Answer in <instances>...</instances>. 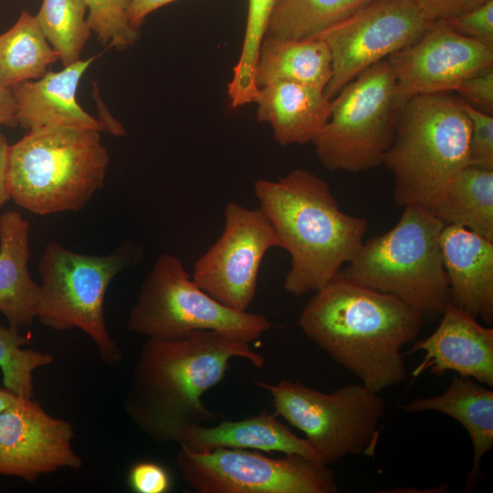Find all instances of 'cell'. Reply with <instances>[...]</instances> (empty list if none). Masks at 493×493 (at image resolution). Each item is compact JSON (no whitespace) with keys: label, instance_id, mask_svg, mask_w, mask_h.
Masks as SVG:
<instances>
[{"label":"cell","instance_id":"cell-7","mask_svg":"<svg viewBox=\"0 0 493 493\" xmlns=\"http://www.w3.org/2000/svg\"><path fill=\"white\" fill-rule=\"evenodd\" d=\"M330 102V116L311 142L322 165L360 173L383 164L401 108L389 60L365 69Z\"/></svg>","mask_w":493,"mask_h":493},{"label":"cell","instance_id":"cell-35","mask_svg":"<svg viewBox=\"0 0 493 493\" xmlns=\"http://www.w3.org/2000/svg\"><path fill=\"white\" fill-rule=\"evenodd\" d=\"M429 23L446 21L490 0H409Z\"/></svg>","mask_w":493,"mask_h":493},{"label":"cell","instance_id":"cell-24","mask_svg":"<svg viewBox=\"0 0 493 493\" xmlns=\"http://www.w3.org/2000/svg\"><path fill=\"white\" fill-rule=\"evenodd\" d=\"M445 226H463L493 241V171L467 165L432 208Z\"/></svg>","mask_w":493,"mask_h":493},{"label":"cell","instance_id":"cell-15","mask_svg":"<svg viewBox=\"0 0 493 493\" xmlns=\"http://www.w3.org/2000/svg\"><path fill=\"white\" fill-rule=\"evenodd\" d=\"M72 425L47 414L33 398L17 396L0 412V475L29 482L62 468L77 470Z\"/></svg>","mask_w":493,"mask_h":493},{"label":"cell","instance_id":"cell-12","mask_svg":"<svg viewBox=\"0 0 493 493\" xmlns=\"http://www.w3.org/2000/svg\"><path fill=\"white\" fill-rule=\"evenodd\" d=\"M430 23L409 0H372L318 37L329 47L332 76L324 92L331 100L375 63L419 39Z\"/></svg>","mask_w":493,"mask_h":493},{"label":"cell","instance_id":"cell-2","mask_svg":"<svg viewBox=\"0 0 493 493\" xmlns=\"http://www.w3.org/2000/svg\"><path fill=\"white\" fill-rule=\"evenodd\" d=\"M424 317L397 298L340 273L315 291L299 325L364 386L380 393L407 376L401 349L417 337Z\"/></svg>","mask_w":493,"mask_h":493},{"label":"cell","instance_id":"cell-18","mask_svg":"<svg viewBox=\"0 0 493 493\" xmlns=\"http://www.w3.org/2000/svg\"><path fill=\"white\" fill-rule=\"evenodd\" d=\"M79 59L63 69L11 88L16 105L17 124L27 131L66 126L108 131L106 124L89 114L77 100L81 77L96 59Z\"/></svg>","mask_w":493,"mask_h":493},{"label":"cell","instance_id":"cell-25","mask_svg":"<svg viewBox=\"0 0 493 493\" xmlns=\"http://www.w3.org/2000/svg\"><path fill=\"white\" fill-rule=\"evenodd\" d=\"M58 60V55L47 40L36 16L26 9L12 27L0 35V86L5 89L41 78Z\"/></svg>","mask_w":493,"mask_h":493},{"label":"cell","instance_id":"cell-39","mask_svg":"<svg viewBox=\"0 0 493 493\" xmlns=\"http://www.w3.org/2000/svg\"><path fill=\"white\" fill-rule=\"evenodd\" d=\"M17 395L6 388H0V412L11 404Z\"/></svg>","mask_w":493,"mask_h":493},{"label":"cell","instance_id":"cell-6","mask_svg":"<svg viewBox=\"0 0 493 493\" xmlns=\"http://www.w3.org/2000/svg\"><path fill=\"white\" fill-rule=\"evenodd\" d=\"M404 207L397 224L363 242L341 274L349 281L397 298L424 319L435 318L450 302L439 245L445 224L425 207Z\"/></svg>","mask_w":493,"mask_h":493},{"label":"cell","instance_id":"cell-23","mask_svg":"<svg viewBox=\"0 0 493 493\" xmlns=\"http://www.w3.org/2000/svg\"><path fill=\"white\" fill-rule=\"evenodd\" d=\"M331 76V55L322 38L264 37L255 73L258 89L273 82L290 81L325 90Z\"/></svg>","mask_w":493,"mask_h":493},{"label":"cell","instance_id":"cell-28","mask_svg":"<svg viewBox=\"0 0 493 493\" xmlns=\"http://www.w3.org/2000/svg\"><path fill=\"white\" fill-rule=\"evenodd\" d=\"M279 0H248L246 30L239 58L227 83V95L234 109L256 102L258 88L255 73L260 45L272 13Z\"/></svg>","mask_w":493,"mask_h":493},{"label":"cell","instance_id":"cell-14","mask_svg":"<svg viewBox=\"0 0 493 493\" xmlns=\"http://www.w3.org/2000/svg\"><path fill=\"white\" fill-rule=\"evenodd\" d=\"M387 59L402 107L417 95L453 92L468 77L493 67V48L438 21L430 23L419 39Z\"/></svg>","mask_w":493,"mask_h":493},{"label":"cell","instance_id":"cell-37","mask_svg":"<svg viewBox=\"0 0 493 493\" xmlns=\"http://www.w3.org/2000/svg\"><path fill=\"white\" fill-rule=\"evenodd\" d=\"M16 105L11 89L0 86V127H16Z\"/></svg>","mask_w":493,"mask_h":493},{"label":"cell","instance_id":"cell-30","mask_svg":"<svg viewBox=\"0 0 493 493\" xmlns=\"http://www.w3.org/2000/svg\"><path fill=\"white\" fill-rule=\"evenodd\" d=\"M88 6L87 23L102 44L119 50L135 44L140 29L128 19L130 0H85Z\"/></svg>","mask_w":493,"mask_h":493},{"label":"cell","instance_id":"cell-10","mask_svg":"<svg viewBox=\"0 0 493 493\" xmlns=\"http://www.w3.org/2000/svg\"><path fill=\"white\" fill-rule=\"evenodd\" d=\"M129 262L121 250L87 255L48 243L38 264L42 283L37 318L56 330H81L104 362L119 365L122 353L108 330L103 307L109 285Z\"/></svg>","mask_w":493,"mask_h":493},{"label":"cell","instance_id":"cell-16","mask_svg":"<svg viewBox=\"0 0 493 493\" xmlns=\"http://www.w3.org/2000/svg\"><path fill=\"white\" fill-rule=\"evenodd\" d=\"M436 330L414 343L412 351H424L425 357L413 372L430 368L442 375L448 371L493 386V329L480 325L476 318L449 302Z\"/></svg>","mask_w":493,"mask_h":493},{"label":"cell","instance_id":"cell-4","mask_svg":"<svg viewBox=\"0 0 493 493\" xmlns=\"http://www.w3.org/2000/svg\"><path fill=\"white\" fill-rule=\"evenodd\" d=\"M470 133L464 102L455 92L405 101L383 163L393 176L395 204L432 211L450 181L468 165Z\"/></svg>","mask_w":493,"mask_h":493},{"label":"cell","instance_id":"cell-38","mask_svg":"<svg viewBox=\"0 0 493 493\" xmlns=\"http://www.w3.org/2000/svg\"><path fill=\"white\" fill-rule=\"evenodd\" d=\"M10 145L5 135L0 131V207L9 199L7 185V163Z\"/></svg>","mask_w":493,"mask_h":493},{"label":"cell","instance_id":"cell-17","mask_svg":"<svg viewBox=\"0 0 493 493\" xmlns=\"http://www.w3.org/2000/svg\"><path fill=\"white\" fill-rule=\"evenodd\" d=\"M450 302L488 326L493 323V241L463 226H445L439 236Z\"/></svg>","mask_w":493,"mask_h":493},{"label":"cell","instance_id":"cell-13","mask_svg":"<svg viewBox=\"0 0 493 493\" xmlns=\"http://www.w3.org/2000/svg\"><path fill=\"white\" fill-rule=\"evenodd\" d=\"M224 217L222 235L197 260L192 279L224 306L246 311L255 298L264 256L281 244L260 208L230 202Z\"/></svg>","mask_w":493,"mask_h":493},{"label":"cell","instance_id":"cell-27","mask_svg":"<svg viewBox=\"0 0 493 493\" xmlns=\"http://www.w3.org/2000/svg\"><path fill=\"white\" fill-rule=\"evenodd\" d=\"M85 0H43L36 15L47 40L64 67L80 59L91 34Z\"/></svg>","mask_w":493,"mask_h":493},{"label":"cell","instance_id":"cell-1","mask_svg":"<svg viewBox=\"0 0 493 493\" xmlns=\"http://www.w3.org/2000/svg\"><path fill=\"white\" fill-rule=\"evenodd\" d=\"M233 358L257 368L265 362L249 343L215 330L173 340L148 338L132 372L126 413L152 441L182 445L194 427L217 418L202 397L222 381Z\"/></svg>","mask_w":493,"mask_h":493},{"label":"cell","instance_id":"cell-8","mask_svg":"<svg viewBox=\"0 0 493 493\" xmlns=\"http://www.w3.org/2000/svg\"><path fill=\"white\" fill-rule=\"evenodd\" d=\"M129 330L173 340L196 330H215L251 342L270 329L263 314L237 311L199 288L175 256L158 257L128 318Z\"/></svg>","mask_w":493,"mask_h":493},{"label":"cell","instance_id":"cell-11","mask_svg":"<svg viewBox=\"0 0 493 493\" xmlns=\"http://www.w3.org/2000/svg\"><path fill=\"white\" fill-rule=\"evenodd\" d=\"M176 464L187 486L200 493H335L333 471L290 454L272 458L257 451L216 448L200 453L180 446Z\"/></svg>","mask_w":493,"mask_h":493},{"label":"cell","instance_id":"cell-22","mask_svg":"<svg viewBox=\"0 0 493 493\" xmlns=\"http://www.w3.org/2000/svg\"><path fill=\"white\" fill-rule=\"evenodd\" d=\"M180 446L200 453L216 448H251L285 455L299 454L316 460L305 438L297 436L277 418L276 414L267 412L238 421H223L215 426H196Z\"/></svg>","mask_w":493,"mask_h":493},{"label":"cell","instance_id":"cell-19","mask_svg":"<svg viewBox=\"0 0 493 493\" xmlns=\"http://www.w3.org/2000/svg\"><path fill=\"white\" fill-rule=\"evenodd\" d=\"M257 120L267 123L281 146L311 142L330 116L324 89L290 81L258 89Z\"/></svg>","mask_w":493,"mask_h":493},{"label":"cell","instance_id":"cell-29","mask_svg":"<svg viewBox=\"0 0 493 493\" xmlns=\"http://www.w3.org/2000/svg\"><path fill=\"white\" fill-rule=\"evenodd\" d=\"M29 340L19 329L0 325V369L5 388L17 396L33 398L34 372L51 364L54 357L47 352L24 349Z\"/></svg>","mask_w":493,"mask_h":493},{"label":"cell","instance_id":"cell-26","mask_svg":"<svg viewBox=\"0 0 493 493\" xmlns=\"http://www.w3.org/2000/svg\"><path fill=\"white\" fill-rule=\"evenodd\" d=\"M370 1L279 0L266 36L297 40L318 37Z\"/></svg>","mask_w":493,"mask_h":493},{"label":"cell","instance_id":"cell-5","mask_svg":"<svg viewBox=\"0 0 493 493\" xmlns=\"http://www.w3.org/2000/svg\"><path fill=\"white\" fill-rule=\"evenodd\" d=\"M100 132L66 126L28 131L9 147L10 198L41 215L80 210L105 182L110 155Z\"/></svg>","mask_w":493,"mask_h":493},{"label":"cell","instance_id":"cell-9","mask_svg":"<svg viewBox=\"0 0 493 493\" xmlns=\"http://www.w3.org/2000/svg\"><path fill=\"white\" fill-rule=\"evenodd\" d=\"M255 383L270 393L275 414L305 434L320 464L329 466L350 454H373L385 411L379 393L363 384L325 393L299 381Z\"/></svg>","mask_w":493,"mask_h":493},{"label":"cell","instance_id":"cell-3","mask_svg":"<svg viewBox=\"0 0 493 493\" xmlns=\"http://www.w3.org/2000/svg\"><path fill=\"white\" fill-rule=\"evenodd\" d=\"M254 190L281 248L290 255L283 282L288 293L300 297L319 290L361 249L367 220L342 212L317 174L295 169L277 181L257 180Z\"/></svg>","mask_w":493,"mask_h":493},{"label":"cell","instance_id":"cell-36","mask_svg":"<svg viewBox=\"0 0 493 493\" xmlns=\"http://www.w3.org/2000/svg\"><path fill=\"white\" fill-rule=\"evenodd\" d=\"M175 1L178 0H130L127 10L129 22L139 29L149 14Z\"/></svg>","mask_w":493,"mask_h":493},{"label":"cell","instance_id":"cell-31","mask_svg":"<svg viewBox=\"0 0 493 493\" xmlns=\"http://www.w3.org/2000/svg\"><path fill=\"white\" fill-rule=\"evenodd\" d=\"M464 108L471 122L468 165L493 171V115L466 102Z\"/></svg>","mask_w":493,"mask_h":493},{"label":"cell","instance_id":"cell-32","mask_svg":"<svg viewBox=\"0 0 493 493\" xmlns=\"http://www.w3.org/2000/svg\"><path fill=\"white\" fill-rule=\"evenodd\" d=\"M441 22L453 31L493 48V0Z\"/></svg>","mask_w":493,"mask_h":493},{"label":"cell","instance_id":"cell-34","mask_svg":"<svg viewBox=\"0 0 493 493\" xmlns=\"http://www.w3.org/2000/svg\"><path fill=\"white\" fill-rule=\"evenodd\" d=\"M128 481L130 488L137 493H165L171 488L169 473L153 462H140L132 466Z\"/></svg>","mask_w":493,"mask_h":493},{"label":"cell","instance_id":"cell-21","mask_svg":"<svg viewBox=\"0 0 493 493\" xmlns=\"http://www.w3.org/2000/svg\"><path fill=\"white\" fill-rule=\"evenodd\" d=\"M409 413L437 411L460 423L473 446V462L465 489L477 479L484 455L493 447V392L468 377L454 375L446 390L439 394L417 398L401 405Z\"/></svg>","mask_w":493,"mask_h":493},{"label":"cell","instance_id":"cell-20","mask_svg":"<svg viewBox=\"0 0 493 493\" xmlns=\"http://www.w3.org/2000/svg\"><path fill=\"white\" fill-rule=\"evenodd\" d=\"M29 223L16 211L0 215V312L9 326H29L37 318L40 286L28 270Z\"/></svg>","mask_w":493,"mask_h":493},{"label":"cell","instance_id":"cell-33","mask_svg":"<svg viewBox=\"0 0 493 493\" xmlns=\"http://www.w3.org/2000/svg\"><path fill=\"white\" fill-rule=\"evenodd\" d=\"M453 92L468 105L493 115V67L468 77Z\"/></svg>","mask_w":493,"mask_h":493}]
</instances>
